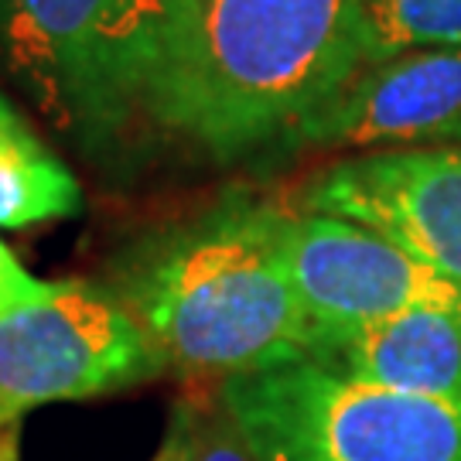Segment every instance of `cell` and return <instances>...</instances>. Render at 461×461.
Masks as SVG:
<instances>
[{
    "label": "cell",
    "instance_id": "obj_3",
    "mask_svg": "<svg viewBox=\"0 0 461 461\" xmlns=\"http://www.w3.org/2000/svg\"><path fill=\"white\" fill-rule=\"evenodd\" d=\"M161 0H0V72L86 158L144 120Z\"/></svg>",
    "mask_w": 461,
    "mask_h": 461
},
{
    "label": "cell",
    "instance_id": "obj_13",
    "mask_svg": "<svg viewBox=\"0 0 461 461\" xmlns=\"http://www.w3.org/2000/svg\"><path fill=\"white\" fill-rule=\"evenodd\" d=\"M68 280L62 284H51V280L34 277L32 270H24L21 260L14 257V249L0 240V318L14 312H24V308H34V304H45L51 297H59L66 291Z\"/></svg>",
    "mask_w": 461,
    "mask_h": 461
},
{
    "label": "cell",
    "instance_id": "obj_2",
    "mask_svg": "<svg viewBox=\"0 0 461 461\" xmlns=\"http://www.w3.org/2000/svg\"><path fill=\"white\" fill-rule=\"evenodd\" d=\"M110 291L185 376L312 359V318L280 253V209L243 192L144 236L113 267Z\"/></svg>",
    "mask_w": 461,
    "mask_h": 461
},
{
    "label": "cell",
    "instance_id": "obj_8",
    "mask_svg": "<svg viewBox=\"0 0 461 461\" xmlns=\"http://www.w3.org/2000/svg\"><path fill=\"white\" fill-rule=\"evenodd\" d=\"M461 137V45L366 62L308 116L287 148L390 150Z\"/></svg>",
    "mask_w": 461,
    "mask_h": 461
},
{
    "label": "cell",
    "instance_id": "obj_17",
    "mask_svg": "<svg viewBox=\"0 0 461 461\" xmlns=\"http://www.w3.org/2000/svg\"><path fill=\"white\" fill-rule=\"evenodd\" d=\"M455 144H461V137H458V140H455Z\"/></svg>",
    "mask_w": 461,
    "mask_h": 461
},
{
    "label": "cell",
    "instance_id": "obj_7",
    "mask_svg": "<svg viewBox=\"0 0 461 461\" xmlns=\"http://www.w3.org/2000/svg\"><path fill=\"white\" fill-rule=\"evenodd\" d=\"M301 205L386 236L461 287V148L366 150L325 167Z\"/></svg>",
    "mask_w": 461,
    "mask_h": 461
},
{
    "label": "cell",
    "instance_id": "obj_1",
    "mask_svg": "<svg viewBox=\"0 0 461 461\" xmlns=\"http://www.w3.org/2000/svg\"><path fill=\"white\" fill-rule=\"evenodd\" d=\"M363 66V0H161L144 120L232 165L287 148Z\"/></svg>",
    "mask_w": 461,
    "mask_h": 461
},
{
    "label": "cell",
    "instance_id": "obj_12",
    "mask_svg": "<svg viewBox=\"0 0 461 461\" xmlns=\"http://www.w3.org/2000/svg\"><path fill=\"white\" fill-rule=\"evenodd\" d=\"M188 420V461H260L240 434L219 393L209 400L182 403Z\"/></svg>",
    "mask_w": 461,
    "mask_h": 461
},
{
    "label": "cell",
    "instance_id": "obj_16",
    "mask_svg": "<svg viewBox=\"0 0 461 461\" xmlns=\"http://www.w3.org/2000/svg\"><path fill=\"white\" fill-rule=\"evenodd\" d=\"M17 120H21V113H17L14 106H11V103H7V99L0 96V137H4V133L11 131V127H14Z\"/></svg>",
    "mask_w": 461,
    "mask_h": 461
},
{
    "label": "cell",
    "instance_id": "obj_11",
    "mask_svg": "<svg viewBox=\"0 0 461 461\" xmlns=\"http://www.w3.org/2000/svg\"><path fill=\"white\" fill-rule=\"evenodd\" d=\"M461 0H363L366 62L400 51L458 49Z\"/></svg>",
    "mask_w": 461,
    "mask_h": 461
},
{
    "label": "cell",
    "instance_id": "obj_5",
    "mask_svg": "<svg viewBox=\"0 0 461 461\" xmlns=\"http://www.w3.org/2000/svg\"><path fill=\"white\" fill-rule=\"evenodd\" d=\"M165 352L110 287L68 280L45 304L0 318V428L21 413L148 383Z\"/></svg>",
    "mask_w": 461,
    "mask_h": 461
},
{
    "label": "cell",
    "instance_id": "obj_10",
    "mask_svg": "<svg viewBox=\"0 0 461 461\" xmlns=\"http://www.w3.org/2000/svg\"><path fill=\"white\" fill-rule=\"evenodd\" d=\"M83 212V188L21 116L0 137V230H28Z\"/></svg>",
    "mask_w": 461,
    "mask_h": 461
},
{
    "label": "cell",
    "instance_id": "obj_6",
    "mask_svg": "<svg viewBox=\"0 0 461 461\" xmlns=\"http://www.w3.org/2000/svg\"><path fill=\"white\" fill-rule=\"evenodd\" d=\"M280 253L301 308L312 318L314 348L331 335L413 308L461 314L458 284L413 260L386 236L339 215L280 209Z\"/></svg>",
    "mask_w": 461,
    "mask_h": 461
},
{
    "label": "cell",
    "instance_id": "obj_4",
    "mask_svg": "<svg viewBox=\"0 0 461 461\" xmlns=\"http://www.w3.org/2000/svg\"><path fill=\"white\" fill-rule=\"evenodd\" d=\"M260 461H461V400L352 379L294 359L219 383Z\"/></svg>",
    "mask_w": 461,
    "mask_h": 461
},
{
    "label": "cell",
    "instance_id": "obj_15",
    "mask_svg": "<svg viewBox=\"0 0 461 461\" xmlns=\"http://www.w3.org/2000/svg\"><path fill=\"white\" fill-rule=\"evenodd\" d=\"M0 461H17V424L0 428Z\"/></svg>",
    "mask_w": 461,
    "mask_h": 461
},
{
    "label": "cell",
    "instance_id": "obj_9",
    "mask_svg": "<svg viewBox=\"0 0 461 461\" xmlns=\"http://www.w3.org/2000/svg\"><path fill=\"white\" fill-rule=\"evenodd\" d=\"M312 359L386 390L461 400V314L441 308L390 314L325 339Z\"/></svg>",
    "mask_w": 461,
    "mask_h": 461
},
{
    "label": "cell",
    "instance_id": "obj_14",
    "mask_svg": "<svg viewBox=\"0 0 461 461\" xmlns=\"http://www.w3.org/2000/svg\"><path fill=\"white\" fill-rule=\"evenodd\" d=\"M154 461H188V420H185V407L178 403V411L171 417V428L165 434V445L154 455Z\"/></svg>",
    "mask_w": 461,
    "mask_h": 461
}]
</instances>
